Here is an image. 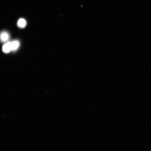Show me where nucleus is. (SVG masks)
Masks as SVG:
<instances>
[{
    "mask_svg": "<svg viewBox=\"0 0 151 151\" xmlns=\"http://www.w3.org/2000/svg\"><path fill=\"white\" fill-rule=\"evenodd\" d=\"M9 37H10V36L8 32L4 31L0 33V41L1 42H7L9 41Z\"/></svg>",
    "mask_w": 151,
    "mask_h": 151,
    "instance_id": "f257e3e1",
    "label": "nucleus"
},
{
    "mask_svg": "<svg viewBox=\"0 0 151 151\" xmlns=\"http://www.w3.org/2000/svg\"><path fill=\"white\" fill-rule=\"evenodd\" d=\"M3 51L4 52L7 53L12 51L11 42H7L3 47Z\"/></svg>",
    "mask_w": 151,
    "mask_h": 151,
    "instance_id": "f03ea898",
    "label": "nucleus"
},
{
    "mask_svg": "<svg viewBox=\"0 0 151 151\" xmlns=\"http://www.w3.org/2000/svg\"><path fill=\"white\" fill-rule=\"evenodd\" d=\"M11 46H12V51H15L17 50L19 47L20 42L17 40L11 41Z\"/></svg>",
    "mask_w": 151,
    "mask_h": 151,
    "instance_id": "7ed1b4c3",
    "label": "nucleus"
},
{
    "mask_svg": "<svg viewBox=\"0 0 151 151\" xmlns=\"http://www.w3.org/2000/svg\"><path fill=\"white\" fill-rule=\"evenodd\" d=\"M27 24V22L23 18H20L18 21L17 25L19 27L24 28L26 27Z\"/></svg>",
    "mask_w": 151,
    "mask_h": 151,
    "instance_id": "20e7f679",
    "label": "nucleus"
}]
</instances>
